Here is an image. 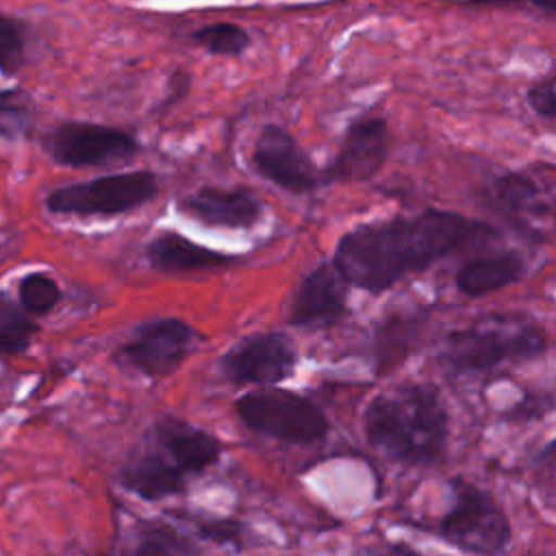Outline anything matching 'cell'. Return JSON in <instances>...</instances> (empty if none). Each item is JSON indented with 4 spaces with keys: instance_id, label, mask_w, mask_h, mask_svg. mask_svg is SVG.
I'll return each mask as SVG.
<instances>
[{
    "instance_id": "27",
    "label": "cell",
    "mask_w": 556,
    "mask_h": 556,
    "mask_svg": "<svg viewBox=\"0 0 556 556\" xmlns=\"http://www.w3.org/2000/svg\"><path fill=\"white\" fill-rule=\"evenodd\" d=\"M530 109L541 117H556V78H547L528 91Z\"/></svg>"
},
{
    "instance_id": "25",
    "label": "cell",
    "mask_w": 556,
    "mask_h": 556,
    "mask_svg": "<svg viewBox=\"0 0 556 556\" xmlns=\"http://www.w3.org/2000/svg\"><path fill=\"white\" fill-rule=\"evenodd\" d=\"M24 46L26 37L22 26L11 17L0 15V72L13 74L24 63Z\"/></svg>"
},
{
    "instance_id": "29",
    "label": "cell",
    "mask_w": 556,
    "mask_h": 556,
    "mask_svg": "<svg viewBox=\"0 0 556 556\" xmlns=\"http://www.w3.org/2000/svg\"><path fill=\"white\" fill-rule=\"evenodd\" d=\"M471 2H489V4H493V2H513V0H471Z\"/></svg>"
},
{
    "instance_id": "12",
    "label": "cell",
    "mask_w": 556,
    "mask_h": 556,
    "mask_svg": "<svg viewBox=\"0 0 556 556\" xmlns=\"http://www.w3.org/2000/svg\"><path fill=\"white\" fill-rule=\"evenodd\" d=\"M348 280L337 269L334 263H324L315 267L298 287L289 321L302 328H326L334 324L345 313Z\"/></svg>"
},
{
    "instance_id": "16",
    "label": "cell",
    "mask_w": 556,
    "mask_h": 556,
    "mask_svg": "<svg viewBox=\"0 0 556 556\" xmlns=\"http://www.w3.org/2000/svg\"><path fill=\"white\" fill-rule=\"evenodd\" d=\"M148 261L163 274H187L230 265L235 258L211 248L198 245L176 232H161L148 243Z\"/></svg>"
},
{
    "instance_id": "8",
    "label": "cell",
    "mask_w": 556,
    "mask_h": 556,
    "mask_svg": "<svg viewBox=\"0 0 556 556\" xmlns=\"http://www.w3.org/2000/svg\"><path fill=\"white\" fill-rule=\"evenodd\" d=\"M195 343V330L176 317H163L148 321L137 328L130 341H126L117 358L143 374V376H167L182 365Z\"/></svg>"
},
{
    "instance_id": "3",
    "label": "cell",
    "mask_w": 556,
    "mask_h": 556,
    "mask_svg": "<svg viewBox=\"0 0 556 556\" xmlns=\"http://www.w3.org/2000/svg\"><path fill=\"white\" fill-rule=\"evenodd\" d=\"M545 343L543 328L530 317L491 313L450 332L439 358L454 374H480L534 358L545 350Z\"/></svg>"
},
{
    "instance_id": "13",
    "label": "cell",
    "mask_w": 556,
    "mask_h": 556,
    "mask_svg": "<svg viewBox=\"0 0 556 556\" xmlns=\"http://www.w3.org/2000/svg\"><path fill=\"white\" fill-rule=\"evenodd\" d=\"M150 439L187 478L211 467L222 452L219 441L211 432L174 417L161 419L150 432Z\"/></svg>"
},
{
    "instance_id": "23",
    "label": "cell",
    "mask_w": 556,
    "mask_h": 556,
    "mask_svg": "<svg viewBox=\"0 0 556 556\" xmlns=\"http://www.w3.org/2000/svg\"><path fill=\"white\" fill-rule=\"evenodd\" d=\"M187 523L193 526L195 534L204 541L219 545H230L241 549L245 543V526L232 517H208V515H182Z\"/></svg>"
},
{
    "instance_id": "11",
    "label": "cell",
    "mask_w": 556,
    "mask_h": 556,
    "mask_svg": "<svg viewBox=\"0 0 556 556\" xmlns=\"http://www.w3.org/2000/svg\"><path fill=\"white\" fill-rule=\"evenodd\" d=\"M389 154V128L382 117H363L354 122L341 143V150L326 169L328 180L363 182L378 174Z\"/></svg>"
},
{
    "instance_id": "15",
    "label": "cell",
    "mask_w": 556,
    "mask_h": 556,
    "mask_svg": "<svg viewBox=\"0 0 556 556\" xmlns=\"http://www.w3.org/2000/svg\"><path fill=\"white\" fill-rule=\"evenodd\" d=\"M119 480L128 491L148 502L178 495L187 484V476H182L154 443L130 454L119 471Z\"/></svg>"
},
{
    "instance_id": "28",
    "label": "cell",
    "mask_w": 556,
    "mask_h": 556,
    "mask_svg": "<svg viewBox=\"0 0 556 556\" xmlns=\"http://www.w3.org/2000/svg\"><path fill=\"white\" fill-rule=\"evenodd\" d=\"M532 4L541 7V9H547V11H556V0H530Z\"/></svg>"
},
{
    "instance_id": "1",
    "label": "cell",
    "mask_w": 556,
    "mask_h": 556,
    "mask_svg": "<svg viewBox=\"0 0 556 556\" xmlns=\"http://www.w3.org/2000/svg\"><path fill=\"white\" fill-rule=\"evenodd\" d=\"M484 230H489L484 224L460 213L426 208L345 232L337 243L334 265L350 285L382 293L406 274L424 271Z\"/></svg>"
},
{
    "instance_id": "9",
    "label": "cell",
    "mask_w": 556,
    "mask_h": 556,
    "mask_svg": "<svg viewBox=\"0 0 556 556\" xmlns=\"http://www.w3.org/2000/svg\"><path fill=\"white\" fill-rule=\"evenodd\" d=\"M295 350L282 332L250 334L232 345L219 369L232 384H274L293 374Z\"/></svg>"
},
{
    "instance_id": "17",
    "label": "cell",
    "mask_w": 556,
    "mask_h": 556,
    "mask_svg": "<svg viewBox=\"0 0 556 556\" xmlns=\"http://www.w3.org/2000/svg\"><path fill=\"white\" fill-rule=\"evenodd\" d=\"M523 276V258L517 252L478 256L456 274V287L467 298H482L517 282Z\"/></svg>"
},
{
    "instance_id": "5",
    "label": "cell",
    "mask_w": 556,
    "mask_h": 556,
    "mask_svg": "<svg viewBox=\"0 0 556 556\" xmlns=\"http://www.w3.org/2000/svg\"><path fill=\"white\" fill-rule=\"evenodd\" d=\"M235 410L248 428L287 443H315L328 432L321 408L287 389L250 391L237 400Z\"/></svg>"
},
{
    "instance_id": "26",
    "label": "cell",
    "mask_w": 556,
    "mask_h": 556,
    "mask_svg": "<svg viewBox=\"0 0 556 556\" xmlns=\"http://www.w3.org/2000/svg\"><path fill=\"white\" fill-rule=\"evenodd\" d=\"M30 128V113L15 104V102H2L0 104V135L7 139H15Z\"/></svg>"
},
{
    "instance_id": "4",
    "label": "cell",
    "mask_w": 556,
    "mask_h": 556,
    "mask_svg": "<svg viewBox=\"0 0 556 556\" xmlns=\"http://www.w3.org/2000/svg\"><path fill=\"white\" fill-rule=\"evenodd\" d=\"M450 489L452 504L439 523V534L467 554H502L510 543V521L500 504L465 480H454Z\"/></svg>"
},
{
    "instance_id": "21",
    "label": "cell",
    "mask_w": 556,
    "mask_h": 556,
    "mask_svg": "<svg viewBox=\"0 0 556 556\" xmlns=\"http://www.w3.org/2000/svg\"><path fill=\"white\" fill-rule=\"evenodd\" d=\"M37 324L26 315V308L0 293V354H22L28 350Z\"/></svg>"
},
{
    "instance_id": "10",
    "label": "cell",
    "mask_w": 556,
    "mask_h": 556,
    "mask_svg": "<svg viewBox=\"0 0 556 556\" xmlns=\"http://www.w3.org/2000/svg\"><path fill=\"white\" fill-rule=\"evenodd\" d=\"M252 167L269 182L291 193H304L321 185L324 176L289 130L265 126L254 143Z\"/></svg>"
},
{
    "instance_id": "20",
    "label": "cell",
    "mask_w": 556,
    "mask_h": 556,
    "mask_svg": "<svg viewBox=\"0 0 556 556\" xmlns=\"http://www.w3.org/2000/svg\"><path fill=\"white\" fill-rule=\"evenodd\" d=\"M200 547L169 523L143 521L130 556H200Z\"/></svg>"
},
{
    "instance_id": "22",
    "label": "cell",
    "mask_w": 556,
    "mask_h": 556,
    "mask_svg": "<svg viewBox=\"0 0 556 556\" xmlns=\"http://www.w3.org/2000/svg\"><path fill=\"white\" fill-rule=\"evenodd\" d=\"M191 39L217 56H237L250 46V35L230 22L208 24L191 35Z\"/></svg>"
},
{
    "instance_id": "30",
    "label": "cell",
    "mask_w": 556,
    "mask_h": 556,
    "mask_svg": "<svg viewBox=\"0 0 556 556\" xmlns=\"http://www.w3.org/2000/svg\"><path fill=\"white\" fill-rule=\"evenodd\" d=\"M102 556H109V554H102Z\"/></svg>"
},
{
    "instance_id": "6",
    "label": "cell",
    "mask_w": 556,
    "mask_h": 556,
    "mask_svg": "<svg viewBox=\"0 0 556 556\" xmlns=\"http://www.w3.org/2000/svg\"><path fill=\"white\" fill-rule=\"evenodd\" d=\"M156 191L152 172H124L59 187L48 193L46 206L61 215H117L150 202Z\"/></svg>"
},
{
    "instance_id": "18",
    "label": "cell",
    "mask_w": 556,
    "mask_h": 556,
    "mask_svg": "<svg viewBox=\"0 0 556 556\" xmlns=\"http://www.w3.org/2000/svg\"><path fill=\"white\" fill-rule=\"evenodd\" d=\"M493 200L526 228L534 226L539 219H545L549 213V202L541 185L523 174L500 176L493 182Z\"/></svg>"
},
{
    "instance_id": "7",
    "label": "cell",
    "mask_w": 556,
    "mask_h": 556,
    "mask_svg": "<svg viewBox=\"0 0 556 556\" xmlns=\"http://www.w3.org/2000/svg\"><path fill=\"white\" fill-rule=\"evenodd\" d=\"M43 148L56 163L72 167H96L126 161L139 152V143L132 135L89 122L56 124L43 137Z\"/></svg>"
},
{
    "instance_id": "14",
    "label": "cell",
    "mask_w": 556,
    "mask_h": 556,
    "mask_svg": "<svg viewBox=\"0 0 556 556\" xmlns=\"http://www.w3.org/2000/svg\"><path fill=\"white\" fill-rule=\"evenodd\" d=\"M178 208L189 217L219 228H250L261 217V200L248 189L204 187L180 200Z\"/></svg>"
},
{
    "instance_id": "19",
    "label": "cell",
    "mask_w": 556,
    "mask_h": 556,
    "mask_svg": "<svg viewBox=\"0 0 556 556\" xmlns=\"http://www.w3.org/2000/svg\"><path fill=\"white\" fill-rule=\"evenodd\" d=\"M419 337V321L417 317L395 315L384 319V324L376 332V369L389 371L397 363L406 358L413 350L415 339Z\"/></svg>"
},
{
    "instance_id": "2",
    "label": "cell",
    "mask_w": 556,
    "mask_h": 556,
    "mask_svg": "<svg viewBox=\"0 0 556 556\" xmlns=\"http://www.w3.org/2000/svg\"><path fill=\"white\" fill-rule=\"evenodd\" d=\"M365 437L384 456L406 465L441 458L450 421L439 393L428 384H402L365 408Z\"/></svg>"
},
{
    "instance_id": "24",
    "label": "cell",
    "mask_w": 556,
    "mask_h": 556,
    "mask_svg": "<svg viewBox=\"0 0 556 556\" xmlns=\"http://www.w3.org/2000/svg\"><path fill=\"white\" fill-rule=\"evenodd\" d=\"M59 298H61L59 285L41 271H33L20 280V304L28 313H35V315L50 313L56 306Z\"/></svg>"
}]
</instances>
